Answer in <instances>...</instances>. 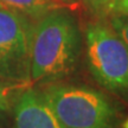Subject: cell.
Wrapping results in <instances>:
<instances>
[{"mask_svg":"<svg viewBox=\"0 0 128 128\" xmlns=\"http://www.w3.org/2000/svg\"><path fill=\"white\" fill-rule=\"evenodd\" d=\"M82 54V33L76 19L63 8L33 23L30 49L32 86L60 82L76 70Z\"/></svg>","mask_w":128,"mask_h":128,"instance_id":"obj_1","label":"cell"},{"mask_svg":"<svg viewBox=\"0 0 128 128\" xmlns=\"http://www.w3.org/2000/svg\"><path fill=\"white\" fill-rule=\"evenodd\" d=\"M43 96L64 128H116L118 109L95 88L55 82L44 84Z\"/></svg>","mask_w":128,"mask_h":128,"instance_id":"obj_2","label":"cell"},{"mask_svg":"<svg viewBox=\"0 0 128 128\" xmlns=\"http://www.w3.org/2000/svg\"><path fill=\"white\" fill-rule=\"evenodd\" d=\"M86 62L96 83L128 101V45L109 22L96 20L84 32Z\"/></svg>","mask_w":128,"mask_h":128,"instance_id":"obj_3","label":"cell"},{"mask_svg":"<svg viewBox=\"0 0 128 128\" xmlns=\"http://www.w3.org/2000/svg\"><path fill=\"white\" fill-rule=\"evenodd\" d=\"M33 22L0 7V80L32 86L30 49Z\"/></svg>","mask_w":128,"mask_h":128,"instance_id":"obj_4","label":"cell"},{"mask_svg":"<svg viewBox=\"0 0 128 128\" xmlns=\"http://www.w3.org/2000/svg\"><path fill=\"white\" fill-rule=\"evenodd\" d=\"M14 128H64L43 96L32 86L20 92L12 108Z\"/></svg>","mask_w":128,"mask_h":128,"instance_id":"obj_5","label":"cell"},{"mask_svg":"<svg viewBox=\"0 0 128 128\" xmlns=\"http://www.w3.org/2000/svg\"><path fill=\"white\" fill-rule=\"evenodd\" d=\"M0 7L22 14L33 23L55 10L65 8L55 0H0Z\"/></svg>","mask_w":128,"mask_h":128,"instance_id":"obj_6","label":"cell"},{"mask_svg":"<svg viewBox=\"0 0 128 128\" xmlns=\"http://www.w3.org/2000/svg\"><path fill=\"white\" fill-rule=\"evenodd\" d=\"M28 87L30 86L0 80V118L12 110L18 95Z\"/></svg>","mask_w":128,"mask_h":128,"instance_id":"obj_7","label":"cell"},{"mask_svg":"<svg viewBox=\"0 0 128 128\" xmlns=\"http://www.w3.org/2000/svg\"><path fill=\"white\" fill-rule=\"evenodd\" d=\"M87 7L100 19L106 18L110 13L112 0H83Z\"/></svg>","mask_w":128,"mask_h":128,"instance_id":"obj_8","label":"cell"},{"mask_svg":"<svg viewBox=\"0 0 128 128\" xmlns=\"http://www.w3.org/2000/svg\"><path fill=\"white\" fill-rule=\"evenodd\" d=\"M109 24L128 45V17L127 16L112 14L109 17Z\"/></svg>","mask_w":128,"mask_h":128,"instance_id":"obj_9","label":"cell"},{"mask_svg":"<svg viewBox=\"0 0 128 128\" xmlns=\"http://www.w3.org/2000/svg\"><path fill=\"white\" fill-rule=\"evenodd\" d=\"M109 14H122L128 17V0H112Z\"/></svg>","mask_w":128,"mask_h":128,"instance_id":"obj_10","label":"cell"},{"mask_svg":"<svg viewBox=\"0 0 128 128\" xmlns=\"http://www.w3.org/2000/svg\"><path fill=\"white\" fill-rule=\"evenodd\" d=\"M55 1L64 5L65 7H72L74 5H76L80 2V0H55Z\"/></svg>","mask_w":128,"mask_h":128,"instance_id":"obj_11","label":"cell"},{"mask_svg":"<svg viewBox=\"0 0 128 128\" xmlns=\"http://www.w3.org/2000/svg\"><path fill=\"white\" fill-rule=\"evenodd\" d=\"M122 128H128V119L122 124Z\"/></svg>","mask_w":128,"mask_h":128,"instance_id":"obj_12","label":"cell"}]
</instances>
